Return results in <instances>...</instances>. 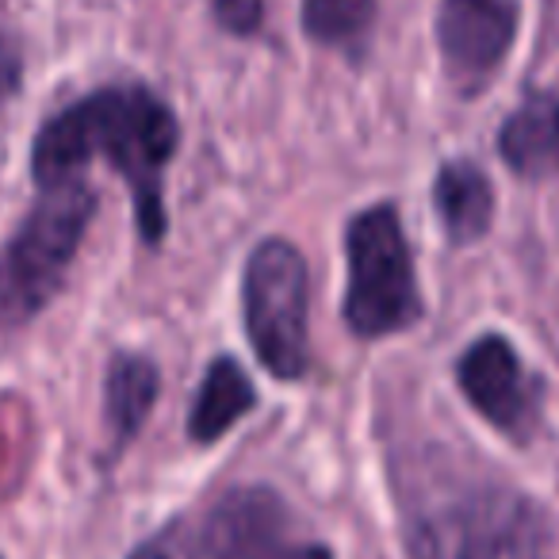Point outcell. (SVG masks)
Listing matches in <instances>:
<instances>
[{
	"label": "cell",
	"instance_id": "6da1fadb",
	"mask_svg": "<svg viewBox=\"0 0 559 559\" xmlns=\"http://www.w3.org/2000/svg\"><path fill=\"white\" fill-rule=\"evenodd\" d=\"M177 142V116L150 88H100L43 123L32 146V173L50 188L104 154L131 188L142 241L157 246L165 238V169Z\"/></svg>",
	"mask_w": 559,
	"mask_h": 559
},
{
	"label": "cell",
	"instance_id": "7a4b0ae2",
	"mask_svg": "<svg viewBox=\"0 0 559 559\" xmlns=\"http://www.w3.org/2000/svg\"><path fill=\"white\" fill-rule=\"evenodd\" d=\"M556 528L536 498L506 483H460L406 521L411 559H551Z\"/></svg>",
	"mask_w": 559,
	"mask_h": 559
},
{
	"label": "cell",
	"instance_id": "3957f363",
	"mask_svg": "<svg viewBox=\"0 0 559 559\" xmlns=\"http://www.w3.org/2000/svg\"><path fill=\"white\" fill-rule=\"evenodd\" d=\"M96 215V192L81 177L43 188L0 253V326H27L62 288L66 272Z\"/></svg>",
	"mask_w": 559,
	"mask_h": 559
},
{
	"label": "cell",
	"instance_id": "277c9868",
	"mask_svg": "<svg viewBox=\"0 0 559 559\" xmlns=\"http://www.w3.org/2000/svg\"><path fill=\"white\" fill-rule=\"evenodd\" d=\"M345 253H349L345 322L353 334L376 342L421 322L426 304H421L411 241L395 203H376L353 215L345 230Z\"/></svg>",
	"mask_w": 559,
	"mask_h": 559
},
{
	"label": "cell",
	"instance_id": "5b68a950",
	"mask_svg": "<svg viewBox=\"0 0 559 559\" xmlns=\"http://www.w3.org/2000/svg\"><path fill=\"white\" fill-rule=\"evenodd\" d=\"M246 334L276 380H304L311 368V280L288 238H264L241 276Z\"/></svg>",
	"mask_w": 559,
	"mask_h": 559
},
{
	"label": "cell",
	"instance_id": "8992f818",
	"mask_svg": "<svg viewBox=\"0 0 559 559\" xmlns=\"http://www.w3.org/2000/svg\"><path fill=\"white\" fill-rule=\"evenodd\" d=\"M456 383L464 399L510 441H528L540 426L544 388L502 334H483L460 353Z\"/></svg>",
	"mask_w": 559,
	"mask_h": 559
},
{
	"label": "cell",
	"instance_id": "52a82bcc",
	"mask_svg": "<svg viewBox=\"0 0 559 559\" xmlns=\"http://www.w3.org/2000/svg\"><path fill=\"white\" fill-rule=\"evenodd\" d=\"M518 0H441L437 47L452 88L464 100H475L498 78L518 39Z\"/></svg>",
	"mask_w": 559,
	"mask_h": 559
},
{
	"label": "cell",
	"instance_id": "ba28073f",
	"mask_svg": "<svg viewBox=\"0 0 559 559\" xmlns=\"http://www.w3.org/2000/svg\"><path fill=\"white\" fill-rule=\"evenodd\" d=\"M188 559H296L288 506L269 487L226 490L203 513Z\"/></svg>",
	"mask_w": 559,
	"mask_h": 559
},
{
	"label": "cell",
	"instance_id": "9c48e42d",
	"mask_svg": "<svg viewBox=\"0 0 559 559\" xmlns=\"http://www.w3.org/2000/svg\"><path fill=\"white\" fill-rule=\"evenodd\" d=\"M498 154L518 177H559V96L528 93L498 131Z\"/></svg>",
	"mask_w": 559,
	"mask_h": 559
},
{
	"label": "cell",
	"instance_id": "30bf717a",
	"mask_svg": "<svg viewBox=\"0 0 559 559\" xmlns=\"http://www.w3.org/2000/svg\"><path fill=\"white\" fill-rule=\"evenodd\" d=\"M433 207L452 246H472L495 223V188L475 162L441 165L433 180Z\"/></svg>",
	"mask_w": 559,
	"mask_h": 559
},
{
	"label": "cell",
	"instance_id": "8fae6325",
	"mask_svg": "<svg viewBox=\"0 0 559 559\" xmlns=\"http://www.w3.org/2000/svg\"><path fill=\"white\" fill-rule=\"evenodd\" d=\"M157 391H162V376H157L154 360L139 357V353L111 357L108 380H104V421L111 433V452H123L142 433L157 403Z\"/></svg>",
	"mask_w": 559,
	"mask_h": 559
},
{
	"label": "cell",
	"instance_id": "7c38bea8",
	"mask_svg": "<svg viewBox=\"0 0 559 559\" xmlns=\"http://www.w3.org/2000/svg\"><path fill=\"white\" fill-rule=\"evenodd\" d=\"M253 406L257 391L249 383V376L241 372V365L230 357H218L211 360L207 376L200 383V395H195L192 414H188V433H192L195 444H215Z\"/></svg>",
	"mask_w": 559,
	"mask_h": 559
},
{
	"label": "cell",
	"instance_id": "4fadbf2b",
	"mask_svg": "<svg viewBox=\"0 0 559 559\" xmlns=\"http://www.w3.org/2000/svg\"><path fill=\"white\" fill-rule=\"evenodd\" d=\"M376 24V0H304V32L314 43L357 55Z\"/></svg>",
	"mask_w": 559,
	"mask_h": 559
},
{
	"label": "cell",
	"instance_id": "5bb4252c",
	"mask_svg": "<svg viewBox=\"0 0 559 559\" xmlns=\"http://www.w3.org/2000/svg\"><path fill=\"white\" fill-rule=\"evenodd\" d=\"M207 4L215 24L230 35H253L264 20V0H207Z\"/></svg>",
	"mask_w": 559,
	"mask_h": 559
},
{
	"label": "cell",
	"instance_id": "9a60e30c",
	"mask_svg": "<svg viewBox=\"0 0 559 559\" xmlns=\"http://www.w3.org/2000/svg\"><path fill=\"white\" fill-rule=\"evenodd\" d=\"M24 81V55H20V43L12 35L0 32V104L12 100Z\"/></svg>",
	"mask_w": 559,
	"mask_h": 559
},
{
	"label": "cell",
	"instance_id": "2e32d148",
	"mask_svg": "<svg viewBox=\"0 0 559 559\" xmlns=\"http://www.w3.org/2000/svg\"><path fill=\"white\" fill-rule=\"evenodd\" d=\"M127 559H169V551L162 548V544H142L134 556H127Z\"/></svg>",
	"mask_w": 559,
	"mask_h": 559
},
{
	"label": "cell",
	"instance_id": "e0dca14e",
	"mask_svg": "<svg viewBox=\"0 0 559 559\" xmlns=\"http://www.w3.org/2000/svg\"><path fill=\"white\" fill-rule=\"evenodd\" d=\"M296 559H334V556H330V548H322V544H311V548H299Z\"/></svg>",
	"mask_w": 559,
	"mask_h": 559
}]
</instances>
